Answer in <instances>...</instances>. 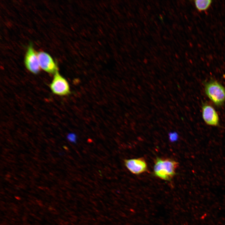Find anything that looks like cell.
<instances>
[{
    "label": "cell",
    "instance_id": "cell-2",
    "mask_svg": "<svg viewBox=\"0 0 225 225\" xmlns=\"http://www.w3.org/2000/svg\"><path fill=\"white\" fill-rule=\"evenodd\" d=\"M205 91L208 98L217 106L222 105L225 101V88L216 81L206 83Z\"/></svg>",
    "mask_w": 225,
    "mask_h": 225
},
{
    "label": "cell",
    "instance_id": "cell-8",
    "mask_svg": "<svg viewBox=\"0 0 225 225\" xmlns=\"http://www.w3.org/2000/svg\"><path fill=\"white\" fill-rule=\"evenodd\" d=\"M212 1L211 0H196L194 1L195 6L200 11H205L210 6Z\"/></svg>",
    "mask_w": 225,
    "mask_h": 225
},
{
    "label": "cell",
    "instance_id": "cell-4",
    "mask_svg": "<svg viewBox=\"0 0 225 225\" xmlns=\"http://www.w3.org/2000/svg\"><path fill=\"white\" fill-rule=\"evenodd\" d=\"M24 62L27 69L31 72L37 74L40 71V66L37 53L32 45L28 47L25 54Z\"/></svg>",
    "mask_w": 225,
    "mask_h": 225
},
{
    "label": "cell",
    "instance_id": "cell-9",
    "mask_svg": "<svg viewBox=\"0 0 225 225\" xmlns=\"http://www.w3.org/2000/svg\"><path fill=\"white\" fill-rule=\"evenodd\" d=\"M169 137L170 140L172 141H175L178 138V134L176 132H172L169 133Z\"/></svg>",
    "mask_w": 225,
    "mask_h": 225
},
{
    "label": "cell",
    "instance_id": "cell-6",
    "mask_svg": "<svg viewBox=\"0 0 225 225\" xmlns=\"http://www.w3.org/2000/svg\"><path fill=\"white\" fill-rule=\"evenodd\" d=\"M125 165L132 173L138 175L147 170V165L142 158L126 159L124 160Z\"/></svg>",
    "mask_w": 225,
    "mask_h": 225
},
{
    "label": "cell",
    "instance_id": "cell-1",
    "mask_svg": "<svg viewBox=\"0 0 225 225\" xmlns=\"http://www.w3.org/2000/svg\"><path fill=\"white\" fill-rule=\"evenodd\" d=\"M178 163L168 158H157L153 167L154 175L160 178L170 181L175 176Z\"/></svg>",
    "mask_w": 225,
    "mask_h": 225
},
{
    "label": "cell",
    "instance_id": "cell-3",
    "mask_svg": "<svg viewBox=\"0 0 225 225\" xmlns=\"http://www.w3.org/2000/svg\"><path fill=\"white\" fill-rule=\"evenodd\" d=\"M50 87L52 92L58 95L64 96L70 93V86L68 82L58 71L54 74Z\"/></svg>",
    "mask_w": 225,
    "mask_h": 225
},
{
    "label": "cell",
    "instance_id": "cell-7",
    "mask_svg": "<svg viewBox=\"0 0 225 225\" xmlns=\"http://www.w3.org/2000/svg\"><path fill=\"white\" fill-rule=\"evenodd\" d=\"M202 116L203 120L207 125L217 126L219 122L218 115L211 106L208 104H204L202 108Z\"/></svg>",
    "mask_w": 225,
    "mask_h": 225
},
{
    "label": "cell",
    "instance_id": "cell-5",
    "mask_svg": "<svg viewBox=\"0 0 225 225\" xmlns=\"http://www.w3.org/2000/svg\"><path fill=\"white\" fill-rule=\"evenodd\" d=\"M39 64L41 68L50 74H54L58 71V67L51 57L43 52L37 53Z\"/></svg>",
    "mask_w": 225,
    "mask_h": 225
},
{
    "label": "cell",
    "instance_id": "cell-10",
    "mask_svg": "<svg viewBox=\"0 0 225 225\" xmlns=\"http://www.w3.org/2000/svg\"><path fill=\"white\" fill-rule=\"evenodd\" d=\"M68 139L71 142H74L76 140V137L74 134L70 133L67 136Z\"/></svg>",
    "mask_w": 225,
    "mask_h": 225
}]
</instances>
